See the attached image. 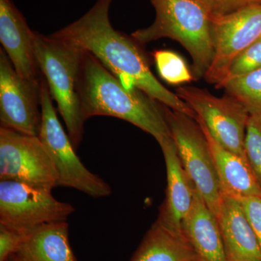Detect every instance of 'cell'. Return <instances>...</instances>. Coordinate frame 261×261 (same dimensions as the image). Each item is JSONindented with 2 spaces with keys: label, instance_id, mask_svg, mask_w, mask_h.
<instances>
[{
  "label": "cell",
  "instance_id": "obj_1",
  "mask_svg": "<svg viewBox=\"0 0 261 261\" xmlns=\"http://www.w3.org/2000/svg\"><path fill=\"white\" fill-rule=\"evenodd\" d=\"M113 1L97 0L83 16L51 36L92 54L127 87L195 119L193 110L155 78L140 44L113 28L109 18Z\"/></svg>",
  "mask_w": 261,
  "mask_h": 261
},
{
  "label": "cell",
  "instance_id": "obj_2",
  "mask_svg": "<svg viewBox=\"0 0 261 261\" xmlns=\"http://www.w3.org/2000/svg\"><path fill=\"white\" fill-rule=\"evenodd\" d=\"M80 94L85 121L98 116L120 118L152 135L159 143L171 136L163 104L124 85L87 51L82 60Z\"/></svg>",
  "mask_w": 261,
  "mask_h": 261
},
{
  "label": "cell",
  "instance_id": "obj_3",
  "mask_svg": "<svg viewBox=\"0 0 261 261\" xmlns=\"http://www.w3.org/2000/svg\"><path fill=\"white\" fill-rule=\"evenodd\" d=\"M156 12L153 23L132 33L140 45L169 38L181 44L192 59L196 80L205 74L214 56L211 18L198 0H150Z\"/></svg>",
  "mask_w": 261,
  "mask_h": 261
},
{
  "label": "cell",
  "instance_id": "obj_4",
  "mask_svg": "<svg viewBox=\"0 0 261 261\" xmlns=\"http://www.w3.org/2000/svg\"><path fill=\"white\" fill-rule=\"evenodd\" d=\"M34 51L75 150L83 140L84 120L80 94L84 51L53 37L34 34Z\"/></svg>",
  "mask_w": 261,
  "mask_h": 261
},
{
  "label": "cell",
  "instance_id": "obj_5",
  "mask_svg": "<svg viewBox=\"0 0 261 261\" xmlns=\"http://www.w3.org/2000/svg\"><path fill=\"white\" fill-rule=\"evenodd\" d=\"M53 99L47 81L43 76L40 84L42 124L38 137L54 163L59 186L75 189L93 198L108 197L112 189L81 161L69 135L58 119Z\"/></svg>",
  "mask_w": 261,
  "mask_h": 261
},
{
  "label": "cell",
  "instance_id": "obj_6",
  "mask_svg": "<svg viewBox=\"0 0 261 261\" xmlns=\"http://www.w3.org/2000/svg\"><path fill=\"white\" fill-rule=\"evenodd\" d=\"M163 111L184 168L216 216L223 193L205 134L191 117L164 105Z\"/></svg>",
  "mask_w": 261,
  "mask_h": 261
},
{
  "label": "cell",
  "instance_id": "obj_7",
  "mask_svg": "<svg viewBox=\"0 0 261 261\" xmlns=\"http://www.w3.org/2000/svg\"><path fill=\"white\" fill-rule=\"evenodd\" d=\"M0 179L49 192L59 186L54 163L39 137L2 126Z\"/></svg>",
  "mask_w": 261,
  "mask_h": 261
},
{
  "label": "cell",
  "instance_id": "obj_8",
  "mask_svg": "<svg viewBox=\"0 0 261 261\" xmlns=\"http://www.w3.org/2000/svg\"><path fill=\"white\" fill-rule=\"evenodd\" d=\"M176 94L193 110L195 118L202 121L216 142L247 159L245 139L250 113L243 104L228 94L216 97L192 86L178 87Z\"/></svg>",
  "mask_w": 261,
  "mask_h": 261
},
{
  "label": "cell",
  "instance_id": "obj_9",
  "mask_svg": "<svg viewBox=\"0 0 261 261\" xmlns=\"http://www.w3.org/2000/svg\"><path fill=\"white\" fill-rule=\"evenodd\" d=\"M75 207L51 192L13 181H0V225L27 233L41 225L67 221Z\"/></svg>",
  "mask_w": 261,
  "mask_h": 261
},
{
  "label": "cell",
  "instance_id": "obj_10",
  "mask_svg": "<svg viewBox=\"0 0 261 261\" xmlns=\"http://www.w3.org/2000/svg\"><path fill=\"white\" fill-rule=\"evenodd\" d=\"M214 56L205 80L216 87L224 82L235 58L261 37V4L211 18Z\"/></svg>",
  "mask_w": 261,
  "mask_h": 261
},
{
  "label": "cell",
  "instance_id": "obj_11",
  "mask_svg": "<svg viewBox=\"0 0 261 261\" xmlns=\"http://www.w3.org/2000/svg\"><path fill=\"white\" fill-rule=\"evenodd\" d=\"M0 121L2 127L37 137L42 124L40 85H36L20 76L2 49Z\"/></svg>",
  "mask_w": 261,
  "mask_h": 261
},
{
  "label": "cell",
  "instance_id": "obj_12",
  "mask_svg": "<svg viewBox=\"0 0 261 261\" xmlns=\"http://www.w3.org/2000/svg\"><path fill=\"white\" fill-rule=\"evenodd\" d=\"M34 34L12 2L0 0V42L20 76L39 86L43 77L34 51Z\"/></svg>",
  "mask_w": 261,
  "mask_h": 261
},
{
  "label": "cell",
  "instance_id": "obj_13",
  "mask_svg": "<svg viewBox=\"0 0 261 261\" xmlns=\"http://www.w3.org/2000/svg\"><path fill=\"white\" fill-rule=\"evenodd\" d=\"M167 170L166 200L158 221L181 231V222L190 210L195 187L184 168L172 137L159 142Z\"/></svg>",
  "mask_w": 261,
  "mask_h": 261
},
{
  "label": "cell",
  "instance_id": "obj_14",
  "mask_svg": "<svg viewBox=\"0 0 261 261\" xmlns=\"http://www.w3.org/2000/svg\"><path fill=\"white\" fill-rule=\"evenodd\" d=\"M195 119L203 130L210 146L223 195L238 200L245 197H261V187L247 160L222 147L214 140L202 121Z\"/></svg>",
  "mask_w": 261,
  "mask_h": 261
},
{
  "label": "cell",
  "instance_id": "obj_15",
  "mask_svg": "<svg viewBox=\"0 0 261 261\" xmlns=\"http://www.w3.org/2000/svg\"><path fill=\"white\" fill-rule=\"evenodd\" d=\"M181 230L203 261H227L219 222L195 189L190 210L181 222Z\"/></svg>",
  "mask_w": 261,
  "mask_h": 261
},
{
  "label": "cell",
  "instance_id": "obj_16",
  "mask_svg": "<svg viewBox=\"0 0 261 261\" xmlns=\"http://www.w3.org/2000/svg\"><path fill=\"white\" fill-rule=\"evenodd\" d=\"M227 258L261 261V249L240 201L223 195L216 215Z\"/></svg>",
  "mask_w": 261,
  "mask_h": 261
},
{
  "label": "cell",
  "instance_id": "obj_17",
  "mask_svg": "<svg viewBox=\"0 0 261 261\" xmlns=\"http://www.w3.org/2000/svg\"><path fill=\"white\" fill-rule=\"evenodd\" d=\"M16 254L23 261H78L70 247L67 221L41 225L29 231Z\"/></svg>",
  "mask_w": 261,
  "mask_h": 261
},
{
  "label": "cell",
  "instance_id": "obj_18",
  "mask_svg": "<svg viewBox=\"0 0 261 261\" xmlns=\"http://www.w3.org/2000/svg\"><path fill=\"white\" fill-rule=\"evenodd\" d=\"M200 259L182 231L157 221L132 261H197Z\"/></svg>",
  "mask_w": 261,
  "mask_h": 261
},
{
  "label": "cell",
  "instance_id": "obj_19",
  "mask_svg": "<svg viewBox=\"0 0 261 261\" xmlns=\"http://www.w3.org/2000/svg\"><path fill=\"white\" fill-rule=\"evenodd\" d=\"M226 94L240 101L250 114L261 113V68L222 84Z\"/></svg>",
  "mask_w": 261,
  "mask_h": 261
},
{
  "label": "cell",
  "instance_id": "obj_20",
  "mask_svg": "<svg viewBox=\"0 0 261 261\" xmlns=\"http://www.w3.org/2000/svg\"><path fill=\"white\" fill-rule=\"evenodd\" d=\"M158 72L161 79L173 85L190 83L195 79L186 62L177 53L159 49L152 53Z\"/></svg>",
  "mask_w": 261,
  "mask_h": 261
},
{
  "label": "cell",
  "instance_id": "obj_21",
  "mask_svg": "<svg viewBox=\"0 0 261 261\" xmlns=\"http://www.w3.org/2000/svg\"><path fill=\"white\" fill-rule=\"evenodd\" d=\"M245 154L261 187V113L250 114L245 139Z\"/></svg>",
  "mask_w": 261,
  "mask_h": 261
},
{
  "label": "cell",
  "instance_id": "obj_22",
  "mask_svg": "<svg viewBox=\"0 0 261 261\" xmlns=\"http://www.w3.org/2000/svg\"><path fill=\"white\" fill-rule=\"evenodd\" d=\"M261 68V37L233 59L224 82L216 88L229 81L240 78Z\"/></svg>",
  "mask_w": 261,
  "mask_h": 261
},
{
  "label": "cell",
  "instance_id": "obj_23",
  "mask_svg": "<svg viewBox=\"0 0 261 261\" xmlns=\"http://www.w3.org/2000/svg\"><path fill=\"white\" fill-rule=\"evenodd\" d=\"M210 18L231 14L251 5L261 4V0H198Z\"/></svg>",
  "mask_w": 261,
  "mask_h": 261
},
{
  "label": "cell",
  "instance_id": "obj_24",
  "mask_svg": "<svg viewBox=\"0 0 261 261\" xmlns=\"http://www.w3.org/2000/svg\"><path fill=\"white\" fill-rule=\"evenodd\" d=\"M25 235L0 225V261H8L17 253Z\"/></svg>",
  "mask_w": 261,
  "mask_h": 261
},
{
  "label": "cell",
  "instance_id": "obj_25",
  "mask_svg": "<svg viewBox=\"0 0 261 261\" xmlns=\"http://www.w3.org/2000/svg\"><path fill=\"white\" fill-rule=\"evenodd\" d=\"M239 201L243 206L261 249V197H245Z\"/></svg>",
  "mask_w": 261,
  "mask_h": 261
},
{
  "label": "cell",
  "instance_id": "obj_26",
  "mask_svg": "<svg viewBox=\"0 0 261 261\" xmlns=\"http://www.w3.org/2000/svg\"><path fill=\"white\" fill-rule=\"evenodd\" d=\"M8 261H23L21 260V259L18 256V255L17 254H14V255H12L11 257H10L9 260Z\"/></svg>",
  "mask_w": 261,
  "mask_h": 261
},
{
  "label": "cell",
  "instance_id": "obj_27",
  "mask_svg": "<svg viewBox=\"0 0 261 261\" xmlns=\"http://www.w3.org/2000/svg\"><path fill=\"white\" fill-rule=\"evenodd\" d=\"M227 261H258V260H252V259L228 258Z\"/></svg>",
  "mask_w": 261,
  "mask_h": 261
},
{
  "label": "cell",
  "instance_id": "obj_28",
  "mask_svg": "<svg viewBox=\"0 0 261 261\" xmlns=\"http://www.w3.org/2000/svg\"><path fill=\"white\" fill-rule=\"evenodd\" d=\"M197 261H203V260H202V259H200V260H197Z\"/></svg>",
  "mask_w": 261,
  "mask_h": 261
}]
</instances>
